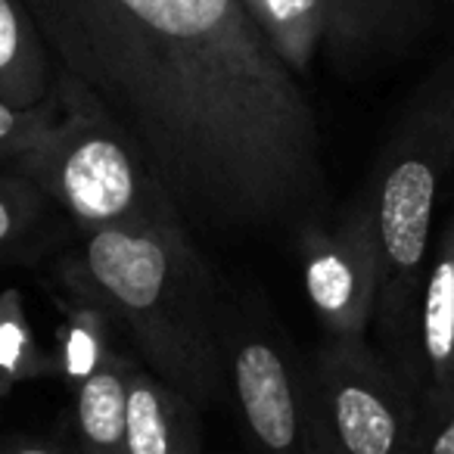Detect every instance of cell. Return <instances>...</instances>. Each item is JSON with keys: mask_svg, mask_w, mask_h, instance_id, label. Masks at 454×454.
I'll list each match as a JSON object with an SVG mask.
<instances>
[{"mask_svg": "<svg viewBox=\"0 0 454 454\" xmlns=\"http://www.w3.org/2000/svg\"><path fill=\"white\" fill-rule=\"evenodd\" d=\"M63 100L121 134L193 243L330 215L321 125L243 0H20Z\"/></svg>", "mask_w": 454, "mask_h": 454, "instance_id": "6da1fadb", "label": "cell"}, {"mask_svg": "<svg viewBox=\"0 0 454 454\" xmlns=\"http://www.w3.org/2000/svg\"><path fill=\"white\" fill-rule=\"evenodd\" d=\"M78 290L131 330L146 367L196 411L224 402L231 352L218 286L184 227L88 231Z\"/></svg>", "mask_w": 454, "mask_h": 454, "instance_id": "7a4b0ae2", "label": "cell"}, {"mask_svg": "<svg viewBox=\"0 0 454 454\" xmlns=\"http://www.w3.org/2000/svg\"><path fill=\"white\" fill-rule=\"evenodd\" d=\"M448 165L451 121L448 82L442 75L408 109L367 187L380 243V293L371 327L377 333V352L408 386V392L417 309L433 243V215Z\"/></svg>", "mask_w": 454, "mask_h": 454, "instance_id": "3957f363", "label": "cell"}, {"mask_svg": "<svg viewBox=\"0 0 454 454\" xmlns=\"http://www.w3.org/2000/svg\"><path fill=\"white\" fill-rule=\"evenodd\" d=\"M63 106L59 119L13 156L16 165L88 231L177 224L121 134L82 103Z\"/></svg>", "mask_w": 454, "mask_h": 454, "instance_id": "277c9868", "label": "cell"}, {"mask_svg": "<svg viewBox=\"0 0 454 454\" xmlns=\"http://www.w3.org/2000/svg\"><path fill=\"white\" fill-rule=\"evenodd\" d=\"M302 386L311 417L336 454L414 451V395L367 340H327Z\"/></svg>", "mask_w": 454, "mask_h": 454, "instance_id": "5b68a950", "label": "cell"}, {"mask_svg": "<svg viewBox=\"0 0 454 454\" xmlns=\"http://www.w3.org/2000/svg\"><path fill=\"white\" fill-rule=\"evenodd\" d=\"M305 293L330 340H367L380 293V243L371 193L315 221L296 237Z\"/></svg>", "mask_w": 454, "mask_h": 454, "instance_id": "8992f818", "label": "cell"}, {"mask_svg": "<svg viewBox=\"0 0 454 454\" xmlns=\"http://www.w3.org/2000/svg\"><path fill=\"white\" fill-rule=\"evenodd\" d=\"M231 352V386L262 454H309L305 392L290 364L268 336L240 333Z\"/></svg>", "mask_w": 454, "mask_h": 454, "instance_id": "52a82bcc", "label": "cell"}, {"mask_svg": "<svg viewBox=\"0 0 454 454\" xmlns=\"http://www.w3.org/2000/svg\"><path fill=\"white\" fill-rule=\"evenodd\" d=\"M324 47L342 69L408 53L433 28L442 0H321Z\"/></svg>", "mask_w": 454, "mask_h": 454, "instance_id": "ba28073f", "label": "cell"}, {"mask_svg": "<svg viewBox=\"0 0 454 454\" xmlns=\"http://www.w3.org/2000/svg\"><path fill=\"white\" fill-rule=\"evenodd\" d=\"M454 392V208L429 255L414 327L411 395L417 408Z\"/></svg>", "mask_w": 454, "mask_h": 454, "instance_id": "9c48e42d", "label": "cell"}, {"mask_svg": "<svg viewBox=\"0 0 454 454\" xmlns=\"http://www.w3.org/2000/svg\"><path fill=\"white\" fill-rule=\"evenodd\" d=\"M128 451L200 454L196 408L153 371L128 367Z\"/></svg>", "mask_w": 454, "mask_h": 454, "instance_id": "30bf717a", "label": "cell"}, {"mask_svg": "<svg viewBox=\"0 0 454 454\" xmlns=\"http://www.w3.org/2000/svg\"><path fill=\"white\" fill-rule=\"evenodd\" d=\"M53 97L57 69L44 38L20 0H0V100L35 109Z\"/></svg>", "mask_w": 454, "mask_h": 454, "instance_id": "8fae6325", "label": "cell"}, {"mask_svg": "<svg viewBox=\"0 0 454 454\" xmlns=\"http://www.w3.org/2000/svg\"><path fill=\"white\" fill-rule=\"evenodd\" d=\"M78 442L82 454L128 451V367L115 358L97 364L78 389Z\"/></svg>", "mask_w": 454, "mask_h": 454, "instance_id": "7c38bea8", "label": "cell"}, {"mask_svg": "<svg viewBox=\"0 0 454 454\" xmlns=\"http://www.w3.org/2000/svg\"><path fill=\"white\" fill-rule=\"evenodd\" d=\"M243 7L274 44L280 59L296 75H305L315 53L324 47L321 0H243Z\"/></svg>", "mask_w": 454, "mask_h": 454, "instance_id": "4fadbf2b", "label": "cell"}, {"mask_svg": "<svg viewBox=\"0 0 454 454\" xmlns=\"http://www.w3.org/2000/svg\"><path fill=\"white\" fill-rule=\"evenodd\" d=\"M59 103H63L59 94L35 109H16L7 100H0V153L20 156L26 146H32L59 119Z\"/></svg>", "mask_w": 454, "mask_h": 454, "instance_id": "5bb4252c", "label": "cell"}, {"mask_svg": "<svg viewBox=\"0 0 454 454\" xmlns=\"http://www.w3.org/2000/svg\"><path fill=\"white\" fill-rule=\"evenodd\" d=\"M411 454H454V392L417 408V439Z\"/></svg>", "mask_w": 454, "mask_h": 454, "instance_id": "9a60e30c", "label": "cell"}, {"mask_svg": "<svg viewBox=\"0 0 454 454\" xmlns=\"http://www.w3.org/2000/svg\"><path fill=\"white\" fill-rule=\"evenodd\" d=\"M302 392H305V386H302ZM305 442H309V454H336L333 445L327 442V435L317 427V420L311 417L309 402H305Z\"/></svg>", "mask_w": 454, "mask_h": 454, "instance_id": "2e32d148", "label": "cell"}, {"mask_svg": "<svg viewBox=\"0 0 454 454\" xmlns=\"http://www.w3.org/2000/svg\"><path fill=\"white\" fill-rule=\"evenodd\" d=\"M16 231H20V212H16V202L0 190V247H4L10 237H16Z\"/></svg>", "mask_w": 454, "mask_h": 454, "instance_id": "e0dca14e", "label": "cell"}, {"mask_svg": "<svg viewBox=\"0 0 454 454\" xmlns=\"http://www.w3.org/2000/svg\"><path fill=\"white\" fill-rule=\"evenodd\" d=\"M445 82H448V121H451V165H448V171H454V69L445 72Z\"/></svg>", "mask_w": 454, "mask_h": 454, "instance_id": "ac0fdd59", "label": "cell"}, {"mask_svg": "<svg viewBox=\"0 0 454 454\" xmlns=\"http://www.w3.org/2000/svg\"><path fill=\"white\" fill-rule=\"evenodd\" d=\"M10 454H59L57 448H38V445H26V448H13Z\"/></svg>", "mask_w": 454, "mask_h": 454, "instance_id": "d6986e66", "label": "cell"}, {"mask_svg": "<svg viewBox=\"0 0 454 454\" xmlns=\"http://www.w3.org/2000/svg\"><path fill=\"white\" fill-rule=\"evenodd\" d=\"M442 7H448V10H451V16H454V0H442Z\"/></svg>", "mask_w": 454, "mask_h": 454, "instance_id": "ffe728a7", "label": "cell"}]
</instances>
